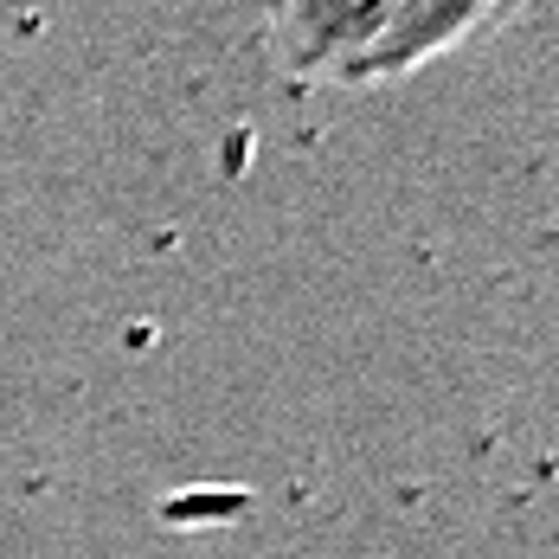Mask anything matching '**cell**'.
<instances>
[{"label":"cell","instance_id":"1","mask_svg":"<svg viewBox=\"0 0 559 559\" xmlns=\"http://www.w3.org/2000/svg\"><path fill=\"white\" fill-rule=\"evenodd\" d=\"M392 0H271V52L289 84L367 91V64L386 39Z\"/></svg>","mask_w":559,"mask_h":559},{"label":"cell","instance_id":"2","mask_svg":"<svg viewBox=\"0 0 559 559\" xmlns=\"http://www.w3.org/2000/svg\"><path fill=\"white\" fill-rule=\"evenodd\" d=\"M514 0H392L386 39L367 64V91H386L418 78L425 64L463 52L469 39H483L489 26H502Z\"/></svg>","mask_w":559,"mask_h":559}]
</instances>
